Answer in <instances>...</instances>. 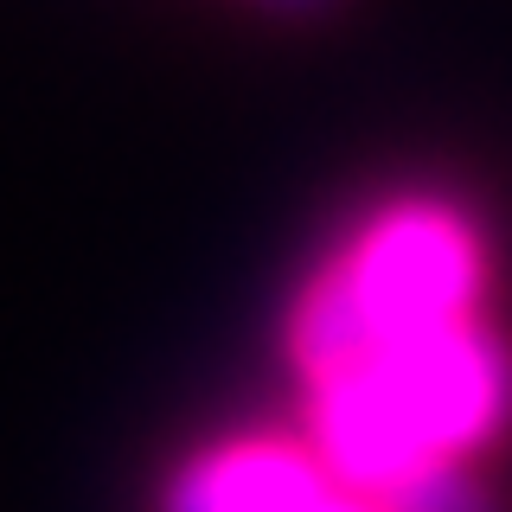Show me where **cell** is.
Returning <instances> with one entry per match:
<instances>
[{"label": "cell", "mask_w": 512, "mask_h": 512, "mask_svg": "<svg viewBox=\"0 0 512 512\" xmlns=\"http://www.w3.org/2000/svg\"><path fill=\"white\" fill-rule=\"evenodd\" d=\"M340 378L372 384L423 461H461L512 410V359L480 320H455V327L378 346L365 365Z\"/></svg>", "instance_id": "2"}, {"label": "cell", "mask_w": 512, "mask_h": 512, "mask_svg": "<svg viewBox=\"0 0 512 512\" xmlns=\"http://www.w3.org/2000/svg\"><path fill=\"white\" fill-rule=\"evenodd\" d=\"M384 512H493L487 493L461 474V461H429L423 474H410L391 500H378Z\"/></svg>", "instance_id": "4"}, {"label": "cell", "mask_w": 512, "mask_h": 512, "mask_svg": "<svg viewBox=\"0 0 512 512\" xmlns=\"http://www.w3.org/2000/svg\"><path fill=\"white\" fill-rule=\"evenodd\" d=\"M269 7H288V13H308V7H327V0H269Z\"/></svg>", "instance_id": "6"}, {"label": "cell", "mask_w": 512, "mask_h": 512, "mask_svg": "<svg viewBox=\"0 0 512 512\" xmlns=\"http://www.w3.org/2000/svg\"><path fill=\"white\" fill-rule=\"evenodd\" d=\"M333 474L295 442H231L173 480L167 512H327Z\"/></svg>", "instance_id": "3"}, {"label": "cell", "mask_w": 512, "mask_h": 512, "mask_svg": "<svg viewBox=\"0 0 512 512\" xmlns=\"http://www.w3.org/2000/svg\"><path fill=\"white\" fill-rule=\"evenodd\" d=\"M327 512H384V506L359 500V493H333V500H327Z\"/></svg>", "instance_id": "5"}, {"label": "cell", "mask_w": 512, "mask_h": 512, "mask_svg": "<svg viewBox=\"0 0 512 512\" xmlns=\"http://www.w3.org/2000/svg\"><path fill=\"white\" fill-rule=\"evenodd\" d=\"M480 244L468 218L436 199H397L352 231V244L308 282L295 308V365L301 378H340L378 346L474 320Z\"/></svg>", "instance_id": "1"}]
</instances>
